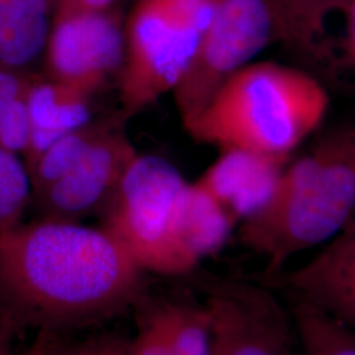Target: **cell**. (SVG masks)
I'll return each instance as SVG.
<instances>
[{
  "mask_svg": "<svg viewBox=\"0 0 355 355\" xmlns=\"http://www.w3.org/2000/svg\"><path fill=\"white\" fill-rule=\"evenodd\" d=\"M53 17L114 10L119 0H51Z\"/></svg>",
  "mask_w": 355,
  "mask_h": 355,
  "instance_id": "cell-23",
  "label": "cell"
},
{
  "mask_svg": "<svg viewBox=\"0 0 355 355\" xmlns=\"http://www.w3.org/2000/svg\"><path fill=\"white\" fill-rule=\"evenodd\" d=\"M292 324L303 355H355V331L318 308L295 299Z\"/></svg>",
  "mask_w": 355,
  "mask_h": 355,
  "instance_id": "cell-16",
  "label": "cell"
},
{
  "mask_svg": "<svg viewBox=\"0 0 355 355\" xmlns=\"http://www.w3.org/2000/svg\"><path fill=\"white\" fill-rule=\"evenodd\" d=\"M23 355H132L129 341L101 336L79 343L60 340L55 333L40 331L36 343Z\"/></svg>",
  "mask_w": 355,
  "mask_h": 355,
  "instance_id": "cell-21",
  "label": "cell"
},
{
  "mask_svg": "<svg viewBox=\"0 0 355 355\" xmlns=\"http://www.w3.org/2000/svg\"><path fill=\"white\" fill-rule=\"evenodd\" d=\"M4 321L0 318V355H17L11 350V346L7 341V333L4 329Z\"/></svg>",
  "mask_w": 355,
  "mask_h": 355,
  "instance_id": "cell-25",
  "label": "cell"
},
{
  "mask_svg": "<svg viewBox=\"0 0 355 355\" xmlns=\"http://www.w3.org/2000/svg\"><path fill=\"white\" fill-rule=\"evenodd\" d=\"M32 203V186L19 154L0 148V233L23 223Z\"/></svg>",
  "mask_w": 355,
  "mask_h": 355,
  "instance_id": "cell-20",
  "label": "cell"
},
{
  "mask_svg": "<svg viewBox=\"0 0 355 355\" xmlns=\"http://www.w3.org/2000/svg\"><path fill=\"white\" fill-rule=\"evenodd\" d=\"M202 37L174 0L133 3L125 17V57L117 76L124 120L177 89Z\"/></svg>",
  "mask_w": 355,
  "mask_h": 355,
  "instance_id": "cell-4",
  "label": "cell"
},
{
  "mask_svg": "<svg viewBox=\"0 0 355 355\" xmlns=\"http://www.w3.org/2000/svg\"><path fill=\"white\" fill-rule=\"evenodd\" d=\"M142 272L103 227L20 223L0 233V318L51 333L89 325L136 303Z\"/></svg>",
  "mask_w": 355,
  "mask_h": 355,
  "instance_id": "cell-1",
  "label": "cell"
},
{
  "mask_svg": "<svg viewBox=\"0 0 355 355\" xmlns=\"http://www.w3.org/2000/svg\"><path fill=\"white\" fill-rule=\"evenodd\" d=\"M328 107L329 96L313 76L255 62L233 73L199 112L182 123L196 142L286 161L321 124Z\"/></svg>",
  "mask_w": 355,
  "mask_h": 355,
  "instance_id": "cell-2",
  "label": "cell"
},
{
  "mask_svg": "<svg viewBox=\"0 0 355 355\" xmlns=\"http://www.w3.org/2000/svg\"><path fill=\"white\" fill-rule=\"evenodd\" d=\"M108 120L95 121L78 128L53 142L51 146L40 155L37 161L28 168L32 186V199L46 190L55 180L76 165V161L102 132Z\"/></svg>",
  "mask_w": 355,
  "mask_h": 355,
  "instance_id": "cell-18",
  "label": "cell"
},
{
  "mask_svg": "<svg viewBox=\"0 0 355 355\" xmlns=\"http://www.w3.org/2000/svg\"><path fill=\"white\" fill-rule=\"evenodd\" d=\"M236 221L200 184L189 183L179 193L168 240L175 275L186 274L228 241Z\"/></svg>",
  "mask_w": 355,
  "mask_h": 355,
  "instance_id": "cell-12",
  "label": "cell"
},
{
  "mask_svg": "<svg viewBox=\"0 0 355 355\" xmlns=\"http://www.w3.org/2000/svg\"><path fill=\"white\" fill-rule=\"evenodd\" d=\"M132 355H175L157 320L149 313L140 322V329L129 341Z\"/></svg>",
  "mask_w": 355,
  "mask_h": 355,
  "instance_id": "cell-22",
  "label": "cell"
},
{
  "mask_svg": "<svg viewBox=\"0 0 355 355\" xmlns=\"http://www.w3.org/2000/svg\"><path fill=\"white\" fill-rule=\"evenodd\" d=\"M91 99L45 74L35 73L26 94L29 140L21 155L26 170L53 142L92 120Z\"/></svg>",
  "mask_w": 355,
  "mask_h": 355,
  "instance_id": "cell-13",
  "label": "cell"
},
{
  "mask_svg": "<svg viewBox=\"0 0 355 355\" xmlns=\"http://www.w3.org/2000/svg\"><path fill=\"white\" fill-rule=\"evenodd\" d=\"M175 355H211L212 328L205 305L164 303L149 312Z\"/></svg>",
  "mask_w": 355,
  "mask_h": 355,
  "instance_id": "cell-15",
  "label": "cell"
},
{
  "mask_svg": "<svg viewBox=\"0 0 355 355\" xmlns=\"http://www.w3.org/2000/svg\"><path fill=\"white\" fill-rule=\"evenodd\" d=\"M51 0H0V67L32 71L51 33Z\"/></svg>",
  "mask_w": 355,
  "mask_h": 355,
  "instance_id": "cell-14",
  "label": "cell"
},
{
  "mask_svg": "<svg viewBox=\"0 0 355 355\" xmlns=\"http://www.w3.org/2000/svg\"><path fill=\"white\" fill-rule=\"evenodd\" d=\"M35 71L0 67V148L24 154L29 140L26 94Z\"/></svg>",
  "mask_w": 355,
  "mask_h": 355,
  "instance_id": "cell-17",
  "label": "cell"
},
{
  "mask_svg": "<svg viewBox=\"0 0 355 355\" xmlns=\"http://www.w3.org/2000/svg\"><path fill=\"white\" fill-rule=\"evenodd\" d=\"M283 284L305 302L355 331V218Z\"/></svg>",
  "mask_w": 355,
  "mask_h": 355,
  "instance_id": "cell-10",
  "label": "cell"
},
{
  "mask_svg": "<svg viewBox=\"0 0 355 355\" xmlns=\"http://www.w3.org/2000/svg\"><path fill=\"white\" fill-rule=\"evenodd\" d=\"M284 161L240 149L223 150L214 165L196 180L241 224L257 215L271 199Z\"/></svg>",
  "mask_w": 355,
  "mask_h": 355,
  "instance_id": "cell-11",
  "label": "cell"
},
{
  "mask_svg": "<svg viewBox=\"0 0 355 355\" xmlns=\"http://www.w3.org/2000/svg\"><path fill=\"white\" fill-rule=\"evenodd\" d=\"M125 57V17L116 8L104 12L53 17L44 51L45 76L94 96Z\"/></svg>",
  "mask_w": 355,
  "mask_h": 355,
  "instance_id": "cell-7",
  "label": "cell"
},
{
  "mask_svg": "<svg viewBox=\"0 0 355 355\" xmlns=\"http://www.w3.org/2000/svg\"><path fill=\"white\" fill-rule=\"evenodd\" d=\"M121 119L108 120L76 165L32 199L42 218L79 221L108 203L139 155L121 128Z\"/></svg>",
  "mask_w": 355,
  "mask_h": 355,
  "instance_id": "cell-9",
  "label": "cell"
},
{
  "mask_svg": "<svg viewBox=\"0 0 355 355\" xmlns=\"http://www.w3.org/2000/svg\"><path fill=\"white\" fill-rule=\"evenodd\" d=\"M186 184L165 158L139 154L103 208V228L114 234L142 271L175 275L168 230Z\"/></svg>",
  "mask_w": 355,
  "mask_h": 355,
  "instance_id": "cell-5",
  "label": "cell"
},
{
  "mask_svg": "<svg viewBox=\"0 0 355 355\" xmlns=\"http://www.w3.org/2000/svg\"><path fill=\"white\" fill-rule=\"evenodd\" d=\"M355 218V129L336 133L283 171L268 203L240 224L241 241L278 277L292 257L325 245Z\"/></svg>",
  "mask_w": 355,
  "mask_h": 355,
  "instance_id": "cell-3",
  "label": "cell"
},
{
  "mask_svg": "<svg viewBox=\"0 0 355 355\" xmlns=\"http://www.w3.org/2000/svg\"><path fill=\"white\" fill-rule=\"evenodd\" d=\"M343 0H274L279 40L293 49L313 54L324 29L327 15L338 8Z\"/></svg>",
  "mask_w": 355,
  "mask_h": 355,
  "instance_id": "cell-19",
  "label": "cell"
},
{
  "mask_svg": "<svg viewBox=\"0 0 355 355\" xmlns=\"http://www.w3.org/2000/svg\"><path fill=\"white\" fill-rule=\"evenodd\" d=\"M337 10H341L345 15V57L355 71V0H343Z\"/></svg>",
  "mask_w": 355,
  "mask_h": 355,
  "instance_id": "cell-24",
  "label": "cell"
},
{
  "mask_svg": "<svg viewBox=\"0 0 355 355\" xmlns=\"http://www.w3.org/2000/svg\"><path fill=\"white\" fill-rule=\"evenodd\" d=\"M279 40L274 0H218L189 70L173 91L182 120L199 112L229 76Z\"/></svg>",
  "mask_w": 355,
  "mask_h": 355,
  "instance_id": "cell-6",
  "label": "cell"
},
{
  "mask_svg": "<svg viewBox=\"0 0 355 355\" xmlns=\"http://www.w3.org/2000/svg\"><path fill=\"white\" fill-rule=\"evenodd\" d=\"M204 305L212 328L211 355H293L292 318L271 292L246 282H220Z\"/></svg>",
  "mask_w": 355,
  "mask_h": 355,
  "instance_id": "cell-8",
  "label": "cell"
}]
</instances>
